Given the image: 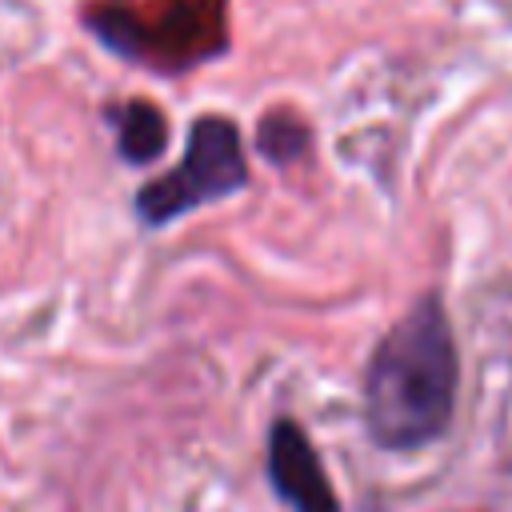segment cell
I'll return each instance as SVG.
<instances>
[{"label":"cell","instance_id":"obj_1","mask_svg":"<svg viewBox=\"0 0 512 512\" xmlns=\"http://www.w3.org/2000/svg\"><path fill=\"white\" fill-rule=\"evenodd\" d=\"M456 344L436 296L408 308L372 352L364 376V420L380 448L408 452L436 440L456 404Z\"/></svg>","mask_w":512,"mask_h":512},{"label":"cell","instance_id":"obj_2","mask_svg":"<svg viewBox=\"0 0 512 512\" xmlns=\"http://www.w3.org/2000/svg\"><path fill=\"white\" fill-rule=\"evenodd\" d=\"M244 180L248 164L236 124L224 116H200L188 132L184 160L136 192V212L144 224H168L180 212H192L208 200L236 192Z\"/></svg>","mask_w":512,"mask_h":512},{"label":"cell","instance_id":"obj_3","mask_svg":"<svg viewBox=\"0 0 512 512\" xmlns=\"http://www.w3.org/2000/svg\"><path fill=\"white\" fill-rule=\"evenodd\" d=\"M96 36L140 60H176L192 64L220 52L224 44V0H160L156 12L100 8L92 16Z\"/></svg>","mask_w":512,"mask_h":512},{"label":"cell","instance_id":"obj_4","mask_svg":"<svg viewBox=\"0 0 512 512\" xmlns=\"http://www.w3.org/2000/svg\"><path fill=\"white\" fill-rule=\"evenodd\" d=\"M268 476L272 488L296 508V512H340L336 492L324 476V464L316 448L308 444L304 428L296 420H276L268 432Z\"/></svg>","mask_w":512,"mask_h":512},{"label":"cell","instance_id":"obj_5","mask_svg":"<svg viewBox=\"0 0 512 512\" xmlns=\"http://www.w3.org/2000/svg\"><path fill=\"white\" fill-rule=\"evenodd\" d=\"M168 144V128H164V116L144 104V100H132L116 112V148L124 160L132 164H148L164 152Z\"/></svg>","mask_w":512,"mask_h":512},{"label":"cell","instance_id":"obj_6","mask_svg":"<svg viewBox=\"0 0 512 512\" xmlns=\"http://www.w3.org/2000/svg\"><path fill=\"white\" fill-rule=\"evenodd\" d=\"M304 144H308V132H304V124H300V120L268 116V120H264V128H260V152H264L268 160H276V164L296 160V156L304 152Z\"/></svg>","mask_w":512,"mask_h":512}]
</instances>
